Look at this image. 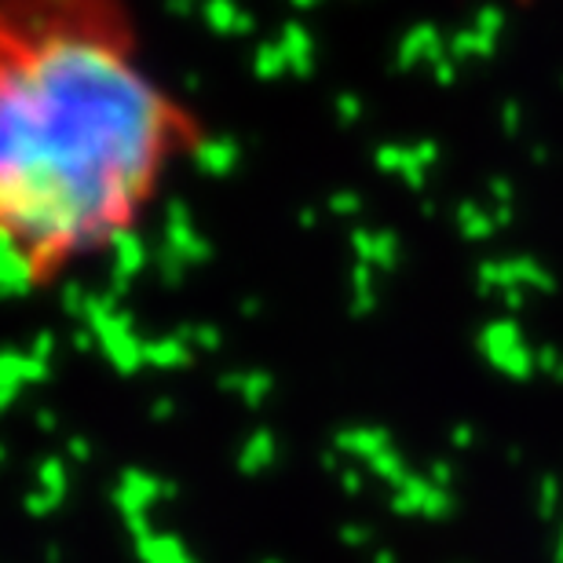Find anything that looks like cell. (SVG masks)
<instances>
[{
    "label": "cell",
    "instance_id": "1",
    "mask_svg": "<svg viewBox=\"0 0 563 563\" xmlns=\"http://www.w3.org/2000/svg\"><path fill=\"white\" fill-rule=\"evenodd\" d=\"M195 136L125 0H4L0 234L26 286L136 231Z\"/></svg>",
    "mask_w": 563,
    "mask_h": 563
},
{
    "label": "cell",
    "instance_id": "2",
    "mask_svg": "<svg viewBox=\"0 0 563 563\" xmlns=\"http://www.w3.org/2000/svg\"><path fill=\"white\" fill-rule=\"evenodd\" d=\"M140 563H198V556L168 534H140Z\"/></svg>",
    "mask_w": 563,
    "mask_h": 563
},
{
    "label": "cell",
    "instance_id": "3",
    "mask_svg": "<svg viewBox=\"0 0 563 563\" xmlns=\"http://www.w3.org/2000/svg\"><path fill=\"white\" fill-rule=\"evenodd\" d=\"M344 538H347L352 545H363V542H366V531H358V527H355V531H347Z\"/></svg>",
    "mask_w": 563,
    "mask_h": 563
},
{
    "label": "cell",
    "instance_id": "4",
    "mask_svg": "<svg viewBox=\"0 0 563 563\" xmlns=\"http://www.w3.org/2000/svg\"><path fill=\"white\" fill-rule=\"evenodd\" d=\"M553 556H556V563H563V531H560V538H556V549H553Z\"/></svg>",
    "mask_w": 563,
    "mask_h": 563
},
{
    "label": "cell",
    "instance_id": "5",
    "mask_svg": "<svg viewBox=\"0 0 563 563\" xmlns=\"http://www.w3.org/2000/svg\"><path fill=\"white\" fill-rule=\"evenodd\" d=\"M374 563H396V556H391V553H380V556H377Z\"/></svg>",
    "mask_w": 563,
    "mask_h": 563
},
{
    "label": "cell",
    "instance_id": "6",
    "mask_svg": "<svg viewBox=\"0 0 563 563\" xmlns=\"http://www.w3.org/2000/svg\"><path fill=\"white\" fill-rule=\"evenodd\" d=\"M264 563H278V560H264Z\"/></svg>",
    "mask_w": 563,
    "mask_h": 563
}]
</instances>
